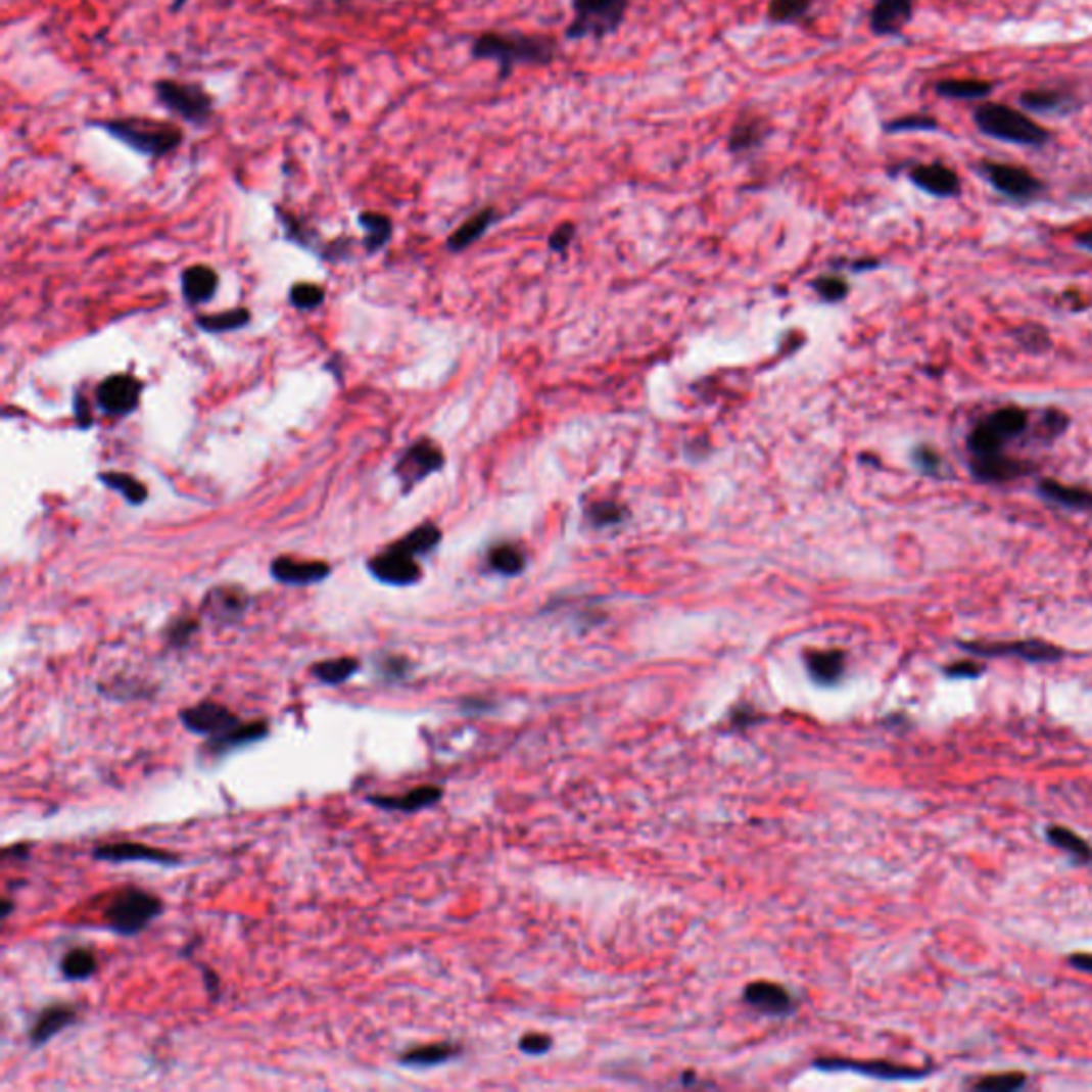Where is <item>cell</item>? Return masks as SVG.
<instances>
[{"label":"cell","mask_w":1092,"mask_h":1092,"mask_svg":"<svg viewBox=\"0 0 1092 1092\" xmlns=\"http://www.w3.org/2000/svg\"><path fill=\"white\" fill-rule=\"evenodd\" d=\"M939 129H941L939 120L935 115H927V113L901 115V117H894V120H890V123L884 125V131L890 133V135H899V133H935Z\"/></svg>","instance_id":"cell-42"},{"label":"cell","mask_w":1092,"mask_h":1092,"mask_svg":"<svg viewBox=\"0 0 1092 1092\" xmlns=\"http://www.w3.org/2000/svg\"><path fill=\"white\" fill-rule=\"evenodd\" d=\"M913 17V0H875L868 27L875 37H899Z\"/></svg>","instance_id":"cell-20"},{"label":"cell","mask_w":1092,"mask_h":1092,"mask_svg":"<svg viewBox=\"0 0 1092 1092\" xmlns=\"http://www.w3.org/2000/svg\"><path fill=\"white\" fill-rule=\"evenodd\" d=\"M250 323V312L246 307H235L221 314H205L197 319V327L207 333H229L246 327Z\"/></svg>","instance_id":"cell-38"},{"label":"cell","mask_w":1092,"mask_h":1092,"mask_svg":"<svg viewBox=\"0 0 1092 1092\" xmlns=\"http://www.w3.org/2000/svg\"><path fill=\"white\" fill-rule=\"evenodd\" d=\"M218 290V274L207 265H194L182 274V295L188 303L209 301Z\"/></svg>","instance_id":"cell-28"},{"label":"cell","mask_w":1092,"mask_h":1092,"mask_svg":"<svg viewBox=\"0 0 1092 1092\" xmlns=\"http://www.w3.org/2000/svg\"><path fill=\"white\" fill-rule=\"evenodd\" d=\"M1076 246L1084 252H1090L1092 254V229H1086L1082 233L1076 235Z\"/></svg>","instance_id":"cell-58"},{"label":"cell","mask_w":1092,"mask_h":1092,"mask_svg":"<svg viewBox=\"0 0 1092 1092\" xmlns=\"http://www.w3.org/2000/svg\"><path fill=\"white\" fill-rule=\"evenodd\" d=\"M909 182L919 188L921 192L931 194L937 199H952L960 194V178L943 162H931V164H915L909 169Z\"/></svg>","instance_id":"cell-19"},{"label":"cell","mask_w":1092,"mask_h":1092,"mask_svg":"<svg viewBox=\"0 0 1092 1092\" xmlns=\"http://www.w3.org/2000/svg\"><path fill=\"white\" fill-rule=\"evenodd\" d=\"M1048 841L1054 847L1062 849V852L1070 854L1078 862H1090L1092 860V847L1080 835L1066 830L1062 826L1048 828Z\"/></svg>","instance_id":"cell-40"},{"label":"cell","mask_w":1092,"mask_h":1092,"mask_svg":"<svg viewBox=\"0 0 1092 1092\" xmlns=\"http://www.w3.org/2000/svg\"><path fill=\"white\" fill-rule=\"evenodd\" d=\"M980 174L994 190L1015 203H1031L1039 199L1043 190H1046V184L1025 167L984 160L980 164Z\"/></svg>","instance_id":"cell-7"},{"label":"cell","mask_w":1092,"mask_h":1092,"mask_svg":"<svg viewBox=\"0 0 1092 1092\" xmlns=\"http://www.w3.org/2000/svg\"><path fill=\"white\" fill-rule=\"evenodd\" d=\"M815 1066L823 1072H856V1074L880 1078V1080H919L931 1074L929 1070H915V1066H903V1064L880 1062V1060L856 1062V1060H845V1058H826V1060H817Z\"/></svg>","instance_id":"cell-18"},{"label":"cell","mask_w":1092,"mask_h":1092,"mask_svg":"<svg viewBox=\"0 0 1092 1092\" xmlns=\"http://www.w3.org/2000/svg\"><path fill=\"white\" fill-rule=\"evenodd\" d=\"M911 464L915 466V470H919L921 474H927L931 478H943L945 474H948V466H945L943 457L929 444H917L911 450Z\"/></svg>","instance_id":"cell-43"},{"label":"cell","mask_w":1092,"mask_h":1092,"mask_svg":"<svg viewBox=\"0 0 1092 1092\" xmlns=\"http://www.w3.org/2000/svg\"><path fill=\"white\" fill-rule=\"evenodd\" d=\"M1017 103H1020L1025 111L1039 113V115H1070L1078 107L1074 94L1064 92V90H1052V88L1025 90L1020 96H1017Z\"/></svg>","instance_id":"cell-24"},{"label":"cell","mask_w":1092,"mask_h":1092,"mask_svg":"<svg viewBox=\"0 0 1092 1092\" xmlns=\"http://www.w3.org/2000/svg\"><path fill=\"white\" fill-rule=\"evenodd\" d=\"M444 466V455L431 440H419L412 444L393 468L403 491H412L427 476L440 472Z\"/></svg>","instance_id":"cell-9"},{"label":"cell","mask_w":1092,"mask_h":1092,"mask_svg":"<svg viewBox=\"0 0 1092 1092\" xmlns=\"http://www.w3.org/2000/svg\"><path fill=\"white\" fill-rule=\"evenodd\" d=\"M92 858L99 862H111V864H125V862H148L158 864L164 868L180 866L182 858L167 849L145 845L139 841H113L96 845L92 849Z\"/></svg>","instance_id":"cell-10"},{"label":"cell","mask_w":1092,"mask_h":1092,"mask_svg":"<svg viewBox=\"0 0 1092 1092\" xmlns=\"http://www.w3.org/2000/svg\"><path fill=\"white\" fill-rule=\"evenodd\" d=\"M461 1054V1048L455 1043L442 1041V1043H427V1046L408 1048L397 1056V1062L401 1066H412V1070H431L444 1062L455 1060Z\"/></svg>","instance_id":"cell-27"},{"label":"cell","mask_w":1092,"mask_h":1092,"mask_svg":"<svg viewBox=\"0 0 1092 1092\" xmlns=\"http://www.w3.org/2000/svg\"><path fill=\"white\" fill-rule=\"evenodd\" d=\"M984 670H986V666L978 664V662H958V664H950L948 668H945L948 676H958V678H976V676H982Z\"/></svg>","instance_id":"cell-53"},{"label":"cell","mask_w":1092,"mask_h":1092,"mask_svg":"<svg viewBox=\"0 0 1092 1092\" xmlns=\"http://www.w3.org/2000/svg\"><path fill=\"white\" fill-rule=\"evenodd\" d=\"M625 517V511L621 506L613 504V502H598L589 508V519L594 525L598 527H604V525H613V523H621Z\"/></svg>","instance_id":"cell-50"},{"label":"cell","mask_w":1092,"mask_h":1092,"mask_svg":"<svg viewBox=\"0 0 1092 1092\" xmlns=\"http://www.w3.org/2000/svg\"><path fill=\"white\" fill-rule=\"evenodd\" d=\"M267 734H270V723H267L265 719L241 721L239 725L231 727V730L207 739L205 745L201 747V754L205 758L221 760V758L233 754V751H237V749H244V747H250L254 743L265 741Z\"/></svg>","instance_id":"cell-15"},{"label":"cell","mask_w":1092,"mask_h":1092,"mask_svg":"<svg viewBox=\"0 0 1092 1092\" xmlns=\"http://www.w3.org/2000/svg\"><path fill=\"white\" fill-rule=\"evenodd\" d=\"M1070 964L1084 970V974H1092V954H1072Z\"/></svg>","instance_id":"cell-56"},{"label":"cell","mask_w":1092,"mask_h":1092,"mask_svg":"<svg viewBox=\"0 0 1092 1092\" xmlns=\"http://www.w3.org/2000/svg\"><path fill=\"white\" fill-rule=\"evenodd\" d=\"M368 570L376 580L382 582V585H391V587L417 585L423 576V570L417 564V557L399 551L395 544L374 555L368 562Z\"/></svg>","instance_id":"cell-11"},{"label":"cell","mask_w":1092,"mask_h":1092,"mask_svg":"<svg viewBox=\"0 0 1092 1092\" xmlns=\"http://www.w3.org/2000/svg\"><path fill=\"white\" fill-rule=\"evenodd\" d=\"M99 480L105 484L107 489L117 491L133 506H141L145 500H148V489H145V484L141 480H137L135 476H131V474L105 472V474L99 476Z\"/></svg>","instance_id":"cell-37"},{"label":"cell","mask_w":1092,"mask_h":1092,"mask_svg":"<svg viewBox=\"0 0 1092 1092\" xmlns=\"http://www.w3.org/2000/svg\"><path fill=\"white\" fill-rule=\"evenodd\" d=\"M519 1048L529 1054V1056H540L544 1052H549L551 1048V1037L547 1035H538V1033H531V1035H525L521 1041H519Z\"/></svg>","instance_id":"cell-52"},{"label":"cell","mask_w":1092,"mask_h":1092,"mask_svg":"<svg viewBox=\"0 0 1092 1092\" xmlns=\"http://www.w3.org/2000/svg\"><path fill=\"white\" fill-rule=\"evenodd\" d=\"M357 223L361 225L363 231H366L363 246H366L370 254L382 250L393 237V221L380 211H361Z\"/></svg>","instance_id":"cell-31"},{"label":"cell","mask_w":1092,"mask_h":1092,"mask_svg":"<svg viewBox=\"0 0 1092 1092\" xmlns=\"http://www.w3.org/2000/svg\"><path fill=\"white\" fill-rule=\"evenodd\" d=\"M1013 337H1015L1017 344H1020L1025 350H1031V352H1043L1050 346L1048 331L1043 327H1039V325H1025L1020 329H1015Z\"/></svg>","instance_id":"cell-49"},{"label":"cell","mask_w":1092,"mask_h":1092,"mask_svg":"<svg viewBox=\"0 0 1092 1092\" xmlns=\"http://www.w3.org/2000/svg\"><path fill=\"white\" fill-rule=\"evenodd\" d=\"M974 125L990 139L1027 145V148H1043L1050 143L1052 133L1025 111L1003 103H982L974 109Z\"/></svg>","instance_id":"cell-3"},{"label":"cell","mask_w":1092,"mask_h":1092,"mask_svg":"<svg viewBox=\"0 0 1092 1092\" xmlns=\"http://www.w3.org/2000/svg\"><path fill=\"white\" fill-rule=\"evenodd\" d=\"M960 647L982 658H1020L1025 662L1050 664L1064 658V651L1046 640H1011V643H960Z\"/></svg>","instance_id":"cell-8"},{"label":"cell","mask_w":1092,"mask_h":1092,"mask_svg":"<svg viewBox=\"0 0 1092 1092\" xmlns=\"http://www.w3.org/2000/svg\"><path fill=\"white\" fill-rule=\"evenodd\" d=\"M80 1020V1011L76 1005L68 1003H52L43 1007L29 1029V1043L31 1048H43L54 1037H58L62 1031L73 1027Z\"/></svg>","instance_id":"cell-17"},{"label":"cell","mask_w":1092,"mask_h":1092,"mask_svg":"<svg viewBox=\"0 0 1092 1092\" xmlns=\"http://www.w3.org/2000/svg\"><path fill=\"white\" fill-rule=\"evenodd\" d=\"M809 674L821 685H833L843 676L845 655L841 651H811L807 655Z\"/></svg>","instance_id":"cell-34"},{"label":"cell","mask_w":1092,"mask_h":1092,"mask_svg":"<svg viewBox=\"0 0 1092 1092\" xmlns=\"http://www.w3.org/2000/svg\"><path fill=\"white\" fill-rule=\"evenodd\" d=\"M745 1001L754 1009L768 1015H786L794 1009L790 992L784 986L770 982L749 984L745 990Z\"/></svg>","instance_id":"cell-26"},{"label":"cell","mask_w":1092,"mask_h":1092,"mask_svg":"<svg viewBox=\"0 0 1092 1092\" xmlns=\"http://www.w3.org/2000/svg\"><path fill=\"white\" fill-rule=\"evenodd\" d=\"M252 604V598L244 587L235 585H223L213 587L205 594L201 611L207 619L221 623V625H233L246 617Z\"/></svg>","instance_id":"cell-14"},{"label":"cell","mask_w":1092,"mask_h":1092,"mask_svg":"<svg viewBox=\"0 0 1092 1092\" xmlns=\"http://www.w3.org/2000/svg\"><path fill=\"white\" fill-rule=\"evenodd\" d=\"M180 721L188 732L205 739L223 734L241 723L239 715H235L227 705L216 700H201L199 705L182 709Z\"/></svg>","instance_id":"cell-12"},{"label":"cell","mask_w":1092,"mask_h":1092,"mask_svg":"<svg viewBox=\"0 0 1092 1092\" xmlns=\"http://www.w3.org/2000/svg\"><path fill=\"white\" fill-rule=\"evenodd\" d=\"M90 129H101L133 152L154 160L176 154L184 145V131L172 120L148 115H120L105 120H88Z\"/></svg>","instance_id":"cell-2"},{"label":"cell","mask_w":1092,"mask_h":1092,"mask_svg":"<svg viewBox=\"0 0 1092 1092\" xmlns=\"http://www.w3.org/2000/svg\"><path fill=\"white\" fill-rule=\"evenodd\" d=\"M813 7V0H770L768 3V19L779 27H788V23H798L805 19Z\"/></svg>","instance_id":"cell-39"},{"label":"cell","mask_w":1092,"mask_h":1092,"mask_svg":"<svg viewBox=\"0 0 1092 1092\" xmlns=\"http://www.w3.org/2000/svg\"><path fill=\"white\" fill-rule=\"evenodd\" d=\"M359 670H361V662L357 658H348V655H344V658L323 660L310 666V674L317 678L319 683L331 685V687L344 685Z\"/></svg>","instance_id":"cell-32"},{"label":"cell","mask_w":1092,"mask_h":1092,"mask_svg":"<svg viewBox=\"0 0 1092 1092\" xmlns=\"http://www.w3.org/2000/svg\"><path fill=\"white\" fill-rule=\"evenodd\" d=\"M813 286L823 301H841L849 293V286L843 278H819Z\"/></svg>","instance_id":"cell-51"},{"label":"cell","mask_w":1092,"mask_h":1092,"mask_svg":"<svg viewBox=\"0 0 1092 1092\" xmlns=\"http://www.w3.org/2000/svg\"><path fill=\"white\" fill-rule=\"evenodd\" d=\"M440 540H442L440 527L433 523H423L412 529L410 533H406L399 542H395V547L412 557H419V555L431 553L435 547L440 544Z\"/></svg>","instance_id":"cell-36"},{"label":"cell","mask_w":1092,"mask_h":1092,"mask_svg":"<svg viewBox=\"0 0 1092 1092\" xmlns=\"http://www.w3.org/2000/svg\"><path fill=\"white\" fill-rule=\"evenodd\" d=\"M1029 472L1031 466L1027 461L1013 459L1007 453H999L986 459H970V474L984 484H1005L1027 476Z\"/></svg>","instance_id":"cell-21"},{"label":"cell","mask_w":1092,"mask_h":1092,"mask_svg":"<svg viewBox=\"0 0 1092 1092\" xmlns=\"http://www.w3.org/2000/svg\"><path fill=\"white\" fill-rule=\"evenodd\" d=\"M770 135L768 120L758 113L741 115L734 127L727 133V152L730 154H751L760 150Z\"/></svg>","instance_id":"cell-23"},{"label":"cell","mask_w":1092,"mask_h":1092,"mask_svg":"<svg viewBox=\"0 0 1092 1092\" xmlns=\"http://www.w3.org/2000/svg\"><path fill=\"white\" fill-rule=\"evenodd\" d=\"M199 632V621L194 617H178L167 627V643L172 649H186Z\"/></svg>","instance_id":"cell-46"},{"label":"cell","mask_w":1092,"mask_h":1092,"mask_svg":"<svg viewBox=\"0 0 1092 1092\" xmlns=\"http://www.w3.org/2000/svg\"><path fill=\"white\" fill-rule=\"evenodd\" d=\"M489 566L500 574L515 576L525 568V555L513 544H497L489 551Z\"/></svg>","instance_id":"cell-41"},{"label":"cell","mask_w":1092,"mask_h":1092,"mask_svg":"<svg viewBox=\"0 0 1092 1092\" xmlns=\"http://www.w3.org/2000/svg\"><path fill=\"white\" fill-rule=\"evenodd\" d=\"M1072 425V419L1064 415L1062 410H1046L1041 415V423H1039V440L1043 442H1052L1056 438H1060V435L1070 429Z\"/></svg>","instance_id":"cell-48"},{"label":"cell","mask_w":1092,"mask_h":1092,"mask_svg":"<svg viewBox=\"0 0 1092 1092\" xmlns=\"http://www.w3.org/2000/svg\"><path fill=\"white\" fill-rule=\"evenodd\" d=\"M572 19L566 37L572 41L615 35L625 21L629 0H572Z\"/></svg>","instance_id":"cell-6"},{"label":"cell","mask_w":1092,"mask_h":1092,"mask_svg":"<svg viewBox=\"0 0 1092 1092\" xmlns=\"http://www.w3.org/2000/svg\"><path fill=\"white\" fill-rule=\"evenodd\" d=\"M156 103L172 113L176 120L190 127H205L216 115V99L211 92L199 82H182V80H156L152 84Z\"/></svg>","instance_id":"cell-5"},{"label":"cell","mask_w":1092,"mask_h":1092,"mask_svg":"<svg viewBox=\"0 0 1092 1092\" xmlns=\"http://www.w3.org/2000/svg\"><path fill=\"white\" fill-rule=\"evenodd\" d=\"M272 576L282 582V585L293 587H307L317 585V582L329 578L331 566L325 562H307V560H295V557H278L272 562Z\"/></svg>","instance_id":"cell-22"},{"label":"cell","mask_w":1092,"mask_h":1092,"mask_svg":"<svg viewBox=\"0 0 1092 1092\" xmlns=\"http://www.w3.org/2000/svg\"><path fill=\"white\" fill-rule=\"evenodd\" d=\"M164 911L160 896L137 886L115 890L103 911V924L117 937H137Z\"/></svg>","instance_id":"cell-4"},{"label":"cell","mask_w":1092,"mask_h":1092,"mask_svg":"<svg viewBox=\"0 0 1092 1092\" xmlns=\"http://www.w3.org/2000/svg\"><path fill=\"white\" fill-rule=\"evenodd\" d=\"M442 796L444 792L438 786H419L403 794H370L366 803L388 813H419L438 805Z\"/></svg>","instance_id":"cell-16"},{"label":"cell","mask_w":1092,"mask_h":1092,"mask_svg":"<svg viewBox=\"0 0 1092 1092\" xmlns=\"http://www.w3.org/2000/svg\"><path fill=\"white\" fill-rule=\"evenodd\" d=\"M474 60H489L497 64L500 82L508 80L517 66H547L557 58V41L547 35L527 33H482L472 45Z\"/></svg>","instance_id":"cell-1"},{"label":"cell","mask_w":1092,"mask_h":1092,"mask_svg":"<svg viewBox=\"0 0 1092 1092\" xmlns=\"http://www.w3.org/2000/svg\"><path fill=\"white\" fill-rule=\"evenodd\" d=\"M335 3H350V0H335Z\"/></svg>","instance_id":"cell-61"},{"label":"cell","mask_w":1092,"mask_h":1092,"mask_svg":"<svg viewBox=\"0 0 1092 1092\" xmlns=\"http://www.w3.org/2000/svg\"><path fill=\"white\" fill-rule=\"evenodd\" d=\"M29 852L31 847L29 845H13V847H7L3 852V858L9 860V858H19V860H27L29 858Z\"/></svg>","instance_id":"cell-57"},{"label":"cell","mask_w":1092,"mask_h":1092,"mask_svg":"<svg viewBox=\"0 0 1092 1092\" xmlns=\"http://www.w3.org/2000/svg\"><path fill=\"white\" fill-rule=\"evenodd\" d=\"M1037 495L1048 504L1066 508V511L1092 513V491L1078 487V484H1064L1060 480L1043 478L1037 484Z\"/></svg>","instance_id":"cell-25"},{"label":"cell","mask_w":1092,"mask_h":1092,"mask_svg":"<svg viewBox=\"0 0 1092 1092\" xmlns=\"http://www.w3.org/2000/svg\"><path fill=\"white\" fill-rule=\"evenodd\" d=\"M288 299L297 310H317L325 301V288L312 282H299L288 290Z\"/></svg>","instance_id":"cell-45"},{"label":"cell","mask_w":1092,"mask_h":1092,"mask_svg":"<svg viewBox=\"0 0 1092 1092\" xmlns=\"http://www.w3.org/2000/svg\"><path fill=\"white\" fill-rule=\"evenodd\" d=\"M15 909V903L11 899H3V919H7Z\"/></svg>","instance_id":"cell-59"},{"label":"cell","mask_w":1092,"mask_h":1092,"mask_svg":"<svg viewBox=\"0 0 1092 1092\" xmlns=\"http://www.w3.org/2000/svg\"><path fill=\"white\" fill-rule=\"evenodd\" d=\"M188 5V0H172V13H180Z\"/></svg>","instance_id":"cell-60"},{"label":"cell","mask_w":1092,"mask_h":1092,"mask_svg":"<svg viewBox=\"0 0 1092 1092\" xmlns=\"http://www.w3.org/2000/svg\"><path fill=\"white\" fill-rule=\"evenodd\" d=\"M143 384L129 376V374H115L105 378L99 388H96V403L109 417H129L137 410L141 399Z\"/></svg>","instance_id":"cell-13"},{"label":"cell","mask_w":1092,"mask_h":1092,"mask_svg":"<svg viewBox=\"0 0 1092 1092\" xmlns=\"http://www.w3.org/2000/svg\"><path fill=\"white\" fill-rule=\"evenodd\" d=\"M992 90L994 84L984 80H941L935 84V92L950 101H986Z\"/></svg>","instance_id":"cell-33"},{"label":"cell","mask_w":1092,"mask_h":1092,"mask_svg":"<svg viewBox=\"0 0 1092 1092\" xmlns=\"http://www.w3.org/2000/svg\"><path fill=\"white\" fill-rule=\"evenodd\" d=\"M58 968L66 982H86L99 970V960L88 948H73L60 958Z\"/></svg>","instance_id":"cell-35"},{"label":"cell","mask_w":1092,"mask_h":1092,"mask_svg":"<svg viewBox=\"0 0 1092 1092\" xmlns=\"http://www.w3.org/2000/svg\"><path fill=\"white\" fill-rule=\"evenodd\" d=\"M984 421L992 427L994 433H999L1001 438L1005 440V444H1007V442L1017 440L1020 435L1027 433L1031 417H1029V412L1025 408L1005 406V408L990 412L988 417H984Z\"/></svg>","instance_id":"cell-30"},{"label":"cell","mask_w":1092,"mask_h":1092,"mask_svg":"<svg viewBox=\"0 0 1092 1092\" xmlns=\"http://www.w3.org/2000/svg\"><path fill=\"white\" fill-rule=\"evenodd\" d=\"M1027 1084L1025 1074H994L984 1076L974 1082L976 1090H988V1092H1013L1020 1090Z\"/></svg>","instance_id":"cell-47"},{"label":"cell","mask_w":1092,"mask_h":1092,"mask_svg":"<svg viewBox=\"0 0 1092 1092\" xmlns=\"http://www.w3.org/2000/svg\"><path fill=\"white\" fill-rule=\"evenodd\" d=\"M201 968V976H203V982H205V990L211 994V999H218V990H221V980H218V976L213 974V970L205 964H199Z\"/></svg>","instance_id":"cell-55"},{"label":"cell","mask_w":1092,"mask_h":1092,"mask_svg":"<svg viewBox=\"0 0 1092 1092\" xmlns=\"http://www.w3.org/2000/svg\"><path fill=\"white\" fill-rule=\"evenodd\" d=\"M410 660L403 658V655H395V653H384L378 658L376 662V670L380 674L382 681L386 683H399L403 681V678L410 674Z\"/></svg>","instance_id":"cell-44"},{"label":"cell","mask_w":1092,"mask_h":1092,"mask_svg":"<svg viewBox=\"0 0 1092 1092\" xmlns=\"http://www.w3.org/2000/svg\"><path fill=\"white\" fill-rule=\"evenodd\" d=\"M572 237H574V225L564 223V225H560L553 231L549 244H551L553 250H566L568 244L572 241Z\"/></svg>","instance_id":"cell-54"},{"label":"cell","mask_w":1092,"mask_h":1092,"mask_svg":"<svg viewBox=\"0 0 1092 1092\" xmlns=\"http://www.w3.org/2000/svg\"><path fill=\"white\" fill-rule=\"evenodd\" d=\"M497 218V211L493 207H484L480 211H476L474 216H470L468 221L461 225L446 241V248L450 252H461L470 248L472 244H476V241L489 231V227L495 223Z\"/></svg>","instance_id":"cell-29"}]
</instances>
